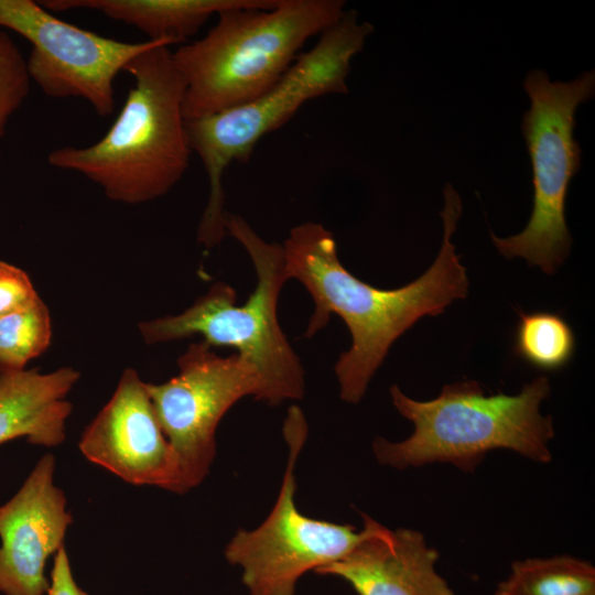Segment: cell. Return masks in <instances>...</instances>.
<instances>
[{
  "instance_id": "cell-5",
  "label": "cell",
  "mask_w": 595,
  "mask_h": 595,
  "mask_svg": "<svg viewBox=\"0 0 595 595\" xmlns=\"http://www.w3.org/2000/svg\"><path fill=\"white\" fill-rule=\"evenodd\" d=\"M372 32L374 26L359 22L355 10L345 11L266 93L244 105L186 121L191 151L202 160L209 187L198 242L212 248L226 235L223 176L230 163L246 162L257 142L286 123L305 102L346 94L351 60Z\"/></svg>"
},
{
  "instance_id": "cell-4",
  "label": "cell",
  "mask_w": 595,
  "mask_h": 595,
  "mask_svg": "<svg viewBox=\"0 0 595 595\" xmlns=\"http://www.w3.org/2000/svg\"><path fill=\"white\" fill-rule=\"evenodd\" d=\"M550 390L545 376L523 385L517 394H487L476 380H463L445 385L432 400L418 401L392 385V404L413 424V432L399 442L377 436L374 455L379 464L400 470L446 463L474 473L496 450L548 464L555 432L552 416L543 415L540 407Z\"/></svg>"
},
{
  "instance_id": "cell-12",
  "label": "cell",
  "mask_w": 595,
  "mask_h": 595,
  "mask_svg": "<svg viewBox=\"0 0 595 595\" xmlns=\"http://www.w3.org/2000/svg\"><path fill=\"white\" fill-rule=\"evenodd\" d=\"M55 458L44 455L18 493L0 506V592L45 595L47 559L63 545L73 518L54 485Z\"/></svg>"
},
{
  "instance_id": "cell-2",
  "label": "cell",
  "mask_w": 595,
  "mask_h": 595,
  "mask_svg": "<svg viewBox=\"0 0 595 595\" xmlns=\"http://www.w3.org/2000/svg\"><path fill=\"white\" fill-rule=\"evenodd\" d=\"M342 0H251L217 14L197 41L172 51L186 121L251 101L291 67L301 48L345 13Z\"/></svg>"
},
{
  "instance_id": "cell-14",
  "label": "cell",
  "mask_w": 595,
  "mask_h": 595,
  "mask_svg": "<svg viewBox=\"0 0 595 595\" xmlns=\"http://www.w3.org/2000/svg\"><path fill=\"white\" fill-rule=\"evenodd\" d=\"M78 379L71 367L48 374L0 371V444L19 437L48 447L61 444L72 411L66 397Z\"/></svg>"
},
{
  "instance_id": "cell-15",
  "label": "cell",
  "mask_w": 595,
  "mask_h": 595,
  "mask_svg": "<svg viewBox=\"0 0 595 595\" xmlns=\"http://www.w3.org/2000/svg\"><path fill=\"white\" fill-rule=\"evenodd\" d=\"M251 0H46L51 12L94 10L137 28L148 41L170 46L196 34L214 14L248 4Z\"/></svg>"
},
{
  "instance_id": "cell-20",
  "label": "cell",
  "mask_w": 595,
  "mask_h": 595,
  "mask_svg": "<svg viewBox=\"0 0 595 595\" xmlns=\"http://www.w3.org/2000/svg\"><path fill=\"white\" fill-rule=\"evenodd\" d=\"M37 298L26 272L0 260V316L23 309Z\"/></svg>"
},
{
  "instance_id": "cell-13",
  "label": "cell",
  "mask_w": 595,
  "mask_h": 595,
  "mask_svg": "<svg viewBox=\"0 0 595 595\" xmlns=\"http://www.w3.org/2000/svg\"><path fill=\"white\" fill-rule=\"evenodd\" d=\"M366 534L343 559L317 569L357 595H456L437 570L439 552L418 530H391L360 512Z\"/></svg>"
},
{
  "instance_id": "cell-19",
  "label": "cell",
  "mask_w": 595,
  "mask_h": 595,
  "mask_svg": "<svg viewBox=\"0 0 595 595\" xmlns=\"http://www.w3.org/2000/svg\"><path fill=\"white\" fill-rule=\"evenodd\" d=\"M30 87L26 60L11 36L0 29V143L10 118L26 99Z\"/></svg>"
},
{
  "instance_id": "cell-6",
  "label": "cell",
  "mask_w": 595,
  "mask_h": 595,
  "mask_svg": "<svg viewBox=\"0 0 595 595\" xmlns=\"http://www.w3.org/2000/svg\"><path fill=\"white\" fill-rule=\"evenodd\" d=\"M225 230L247 250L257 285L247 302L236 303L235 290L217 282L177 315L139 324L147 344L202 335L209 346H229L248 360L263 383L262 401L278 405L304 396V370L280 327L278 300L288 280L282 245L268 242L239 215L225 214Z\"/></svg>"
},
{
  "instance_id": "cell-10",
  "label": "cell",
  "mask_w": 595,
  "mask_h": 595,
  "mask_svg": "<svg viewBox=\"0 0 595 595\" xmlns=\"http://www.w3.org/2000/svg\"><path fill=\"white\" fill-rule=\"evenodd\" d=\"M0 29L31 44L28 74L46 96L83 98L100 117L115 109L113 83L126 65L144 51L167 44L105 37L56 18L32 0H0Z\"/></svg>"
},
{
  "instance_id": "cell-1",
  "label": "cell",
  "mask_w": 595,
  "mask_h": 595,
  "mask_svg": "<svg viewBox=\"0 0 595 595\" xmlns=\"http://www.w3.org/2000/svg\"><path fill=\"white\" fill-rule=\"evenodd\" d=\"M443 195L439 255L421 277L398 289H379L353 275L338 259L333 234L318 223L293 227L282 245L288 280L300 281L314 302L304 336L324 328L332 313L350 333V347L334 367L345 402H360L391 345L416 321L442 314L453 301L468 294L466 268L452 242L462 199L451 184Z\"/></svg>"
},
{
  "instance_id": "cell-16",
  "label": "cell",
  "mask_w": 595,
  "mask_h": 595,
  "mask_svg": "<svg viewBox=\"0 0 595 595\" xmlns=\"http://www.w3.org/2000/svg\"><path fill=\"white\" fill-rule=\"evenodd\" d=\"M494 595H595V567L569 554L515 561Z\"/></svg>"
},
{
  "instance_id": "cell-21",
  "label": "cell",
  "mask_w": 595,
  "mask_h": 595,
  "mask_svg": "<svg viewBox=\"0 0 595 595\" xmlns=\"http://www.w3.org/2000/svg\"><path fill=\"white\" fill-rule=\"evenodd\" d=\"M46 595H88L74 580L69 559L64 547L54 554Z\"/></svg>"
},
{
  "instance_id": "cell-18",
  "label": "cell",
  "mask_w": 595,
  "mask_h": 595,
  "mask_svg": "<svg viewBox=\"0 0 595 595\" xmlns=\"http://www.w3.org/2000/svg\"><path fill=\"white\" fill-rule=\"evenodd\" d=\"M51 336L50 312L41 298L0 316V371L23 370L47 349Z\"/></svg>"
},
{
  "instance_id": "cell-17",
  "label": "cell",
  "mask_w": 595,
  "mask_h": 595,
  "mask_svg": "<svg viewBox=\"0 0 595 595\" xmlns=\"http://www.w3.org/2000/svg\"><path fill=\"white\" fill-rule=\"evenodd\" d=\"M515 353L528 365L544 371L561 369L575 351V336L558 313H520L515 331Z\"/></svg>"
},
{
  "instance_id": "cell-3",
  "label": "cell",
  "mask_w": 595,
  "mask_h": 595,
  "mask_svg": "<svg viewBox=\"0 0 595 595\" xmlns=\"http://www.w3.org/2000/svg\"><path fill=\"white\" fill-rule=\"evenodd\" d=\"M123 72L134 86L107 133L88 147L55 149L47 161L80 173L109 199L133 205L172 190L185 174L192 151L183 113L185 84L170 45L144 51Z\"/></svg>"
},
{
  "instance_id": "cell-11",
  "label": "cell",
  "mask_w": 595,
  "mask_h": 595,
  "mask_svg": "<svg viewBox=\"0 0 595 595\" xmlns=\"http://www.w3.org/2000/svg\"><path fill=\"white\" fill-rule=\"evenodd\" d=\"M83 455L125 482L176 493L177 464L138 372L127 368L105 407L84 430Z\"/></svg>"
},
{
  "instance_id": "cell-8",
  "label": "cell",
  "mask_w": 595,
  "mask_h": 595,
  "mask_svg": "<svg viewBox=\"0 0 595 595\" xmlns=\"http://www.w3.org/2000/svg\"><path fill=\"white\" fill-rule=\"evenodd\" d=\"M286 466L275 504L253 530L239 529L225 548V558L241 571L249 595H295L301 577L347 555L365 537L350 524L314 519L294 500V468L307 437L302 410L292 405L283 424Z\"/></svg>"
},
{
  "instance_id": "cell-9",
  "label": "cell",
  "mask_w": 595,
  "mask_h": 595,
  "mask_svg": "<svg viewBox=\"0 0 595 595\" xmlns=\"http://www.w3.org/2000/svg\"><path fill=\"white\" fill-rule=\"evenodd\" d=\"M177 365L175 377L145 388L176 458V494H184L208 475L224 414L244 397L262 401L263 383L248 360L219 356L205 342L191 344Z\"/></svg>"
},
{
  "instance_id": "cell-7",
  "label": "cell",
  "mask_w": 595,
  "mask_h": 595,
  "mask_svg": "<svg viewBox=\"0 0 595 595\" xmlns=\"http://www.w3.org/2000/svg\"><path fill=\"white\" fill-rule=\"evenodd\" d=\"M523 88L530 107L523 113L521 131L532 166L533 208L521 232L506 238L491 234V239L504 257L523 258L552 274L571 250L565 202L570 182L581 166L575 113L594 96L595 73L583 72L563 83L551 82L545 72L534 69L527 74Z\"/></svg>"
}]
</instances>
